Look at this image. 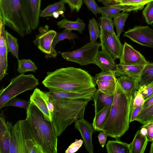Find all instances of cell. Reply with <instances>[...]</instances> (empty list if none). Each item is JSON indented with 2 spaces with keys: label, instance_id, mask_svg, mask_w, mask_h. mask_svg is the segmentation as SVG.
Returning <instances> with one entry per match:
<instances>
[{
  "label": "cell",
  "instance_id": "cell-3",
  "mask_svg": "<svg viewBox=\"0 0 153 153\" xmlns=\"http://www.w3.org/2000/svg\"><path fill=\"white\" fill-rule=\"evenodd\" d=\"M26 114L25 119L44 153H57L58 137L51 123L45 119L41 111L30 100Z\"/></svg>",
  "mask_w": 153,
  "mask_h": 153
},
{
  "label": "cell",
  "instance_id": "cell-50",
  "mask_svg": "<svg viewBox=\"0 0 153 153\" xmlns=\"http://www.w3.org/2000/svg\"><path fill=\"white\" fill-rule=\"evenodd\" d=\"M107 135L104 132L100 131L97 136L99 142L102 148H103L106 143Z\"/></svg>",
  "mask_w": 153,
  "mask_h": 153
},
{
  "label": "cell",
  "instance_id": "cell-24",
  "mask_svg": "<svg viewBox=\"0 0 153 153\" xmlns=\"http://www.w3.org/2000/svg\"><path fill=\"white\" fill-rule=\"evenodd\" d=\"M148 141L147 136L142 134L140 130H138L130 143L131 153H143Z\"/></svg>",
  "mask_w": 153,
  "mask_h": 153
},
{
  "label": "cell",
  "instance_id": "cell-28",
  "mask_svg": "<svg viewBox=\"0 0 153 153\" xmlns=\"http://www.w3.org/2000/svg\"><path fill=\"white\" fill-rule=\"evenodd\" d=\"M153 0H121L116 1L113 0H98L105 6H110L116 4L137 7L142 9L144 6Z\"/></svg>",
  "mask_w": 153,
  "mask_h": 153
},
{
  "label": "cell",
  "instance_id": "cell-1",
  "mask_svg": "<svg viewBox=\"0 0 153 153\" xmlns=\"http://www.w3.org/2000/svg\"><path fill=\"white\" fill-rule=\"evenodd\" d=\"M42 83L49 90L83 92L97 90L94 77L88 71L72 67L47 72Z\"/></svg>",
  "mask_w": 153,
  "mask_h": 153
},
{
  "label": "cell",
  "instance_id": "cell-46",
  "mask_svg": "<svg viewBox=\"0 0 153 153\" xmlns=\"http://www.w3.org/2000/svg\"><path fill=\"white\" fill-rule=\"evenodd\" d=\"M69 5L72 12L76 10L78 12L82 4L83 0H63Z\"/></svg>",
  "mask_w": 153,
  "mask_h": 153
},
{
  "label": "cell",
  "instance_id": "cell-31",
  "mask_svg": "<svg viewBox=\"0 0 153 153\" xmlns=\"http://www.w3.org/2000/svg\"><path fill=\"white\" fill-rule=\"evenodd\" d=\"M18 72L20 74H24L28 71L36 72L37 68L34 63L30 59H18Z\"/></svg>",
  "mask_w": 153,
  "mask_h": 153
},
{
  "label": "cell",
  "instance_id": "cell-17",
  "mask_svg": "<svg viewBox=\"0 0 153 153\" xmlns=\"http://www.w3.org/2000/svg\"><path fill=\"white\" fill-rule=\"evenodd\" d=\"M9 123L5 122V116L1 111L0 114V153H9L10 131Z\"/></svg>",
  "mask_w": 153,
  "mask_h": 153
},
{
  "label": "cell",
  "instance_id": "cell-29",
  "mask_svg": "<svg viewBox=\"0 0 153 153\" xmlns=\"http://www.w3.org/2000/svg\"><path fill=\"white\" fill-rule=\"evenodd\" d=\"M153 82V62L145 65L140 73V86H146Z\"/></svg>",
  "mask_w": 153,
  "mask_h": 153
},
{
  "label": "cell",
  "instance_id": "cell-22",
  "mask_svg": "<svg viewBox=\"0 0 153 153\" xmlns=\"http://www.w3.org/2000/svg\"><path fill=\"white\" fill-rule=\"evenodd\" d=\"M144 65L117 64L115 71L116 77L127 76L138 80L141 71Z\"/></svg>",
  "mask_w": 153,
  "mask_h": 153
},
{
  "label": "cell",
  "instance_id": "cell-7",
  "mask_svg": "<svg viewBox=\"0 0 153 153\" xmlns=\"http://www.w3.org/2000/svg\"><path fill=\"white\" fill-rule=\"evenodd\" d=\"M100 47V44L90 42L79 48L72 51L61 52V54L66 60L85 65L94 63Z\"/></svg>",
  "mask_w": 153,
  "mask_h": 153
},
{
  "label": "cell",
  "instance_id": "cell-39",
  "mask_svg": "<svg viewBox=\"0 0 153 153\" xmlns=\"http://www.w3.org/2000/svg\"><path fill=\"white\" fill-rule=\"evenodd\" d=\"M117 81V80H95L96 84L98 86V89L103 92H107L114 90Z\"/></svg>",
  "mask_w": 153,
  "mask_h": 153
},
{
  "label": "cell",
  "instance_id": "cell-51",
  "mask_svg": "<svg viewBox=\"0 0 153 153\" xmlns=\"http://www.w3.org/2000/svg\"><path fill=\"white\" fill-rule=\"evenodd\" d=\"M153 104V96L146 100L143 105V109Z\"/></svg>",
  "mask_w": 153,
  "mask_h": 153
},
{
  "label": "cell",
  "instance_id": "cell-14",
  "mask_svg": "<svg viewBox=\"0 0 153 153\" xmlns=\"http://www.w3.org/2000/svg\"><path fill=\"white\" fill-rule=\"evenodd\" d=\"M29 24L32 30L38 26L41 0H21Z\"/></svg>",
  "mask_w": 153,
  "mask_h": 153
},
{
  "label": "cell",
  "instance_id": "cell-41",
  "mask_svg": "<svg viewBox=\"0 0 153 153\" xmlns=\"http://www.w3.org/2000/svg\"><path fill=\"white\" fill-rule=\"evenodd\" d=\"M142 14L148 25L153 24V1L146 4L143 11Z\"/></svg>",
  "mask_w": 153,
  "mask_h": 153
},
{
  "label": "cell",
  "instance_id": "cell-33",
  "mask_svg": "<svg viewBox=\"0 0 153 153\" xmlns=\"http://www.w3.org/2000/svg\"><path fill=\"white\" fill-rule=\"evenodd\" d=\"M99 27L98 22L95 19L93 18L89 20L88 28L90 42L96 43L97 39L100 38L101 30L99 29Z\"/></svg>",
  "mask_w": 153,
  "mask_h": 153
},
{
  "label": "cell",
  "instance_id": "cell-54",
  "mask_svg": "<svg viewBox=\"0 0 153 153\" xmlns=\"http://www.w3.org/2000/svg\"><path fill=\"white\" fill-rule=\"evenodd\" d=\"M114 0V1H121V0Z\"/></svg>",
  "mask_w": 153,
  "mask_h": 153
},
{
  "label": "cell",
  "instance_id": "cell-25",
  "mask_svg": "<svg viewBox=\"0 0 153 153\" xmlns=\"http://www.w3.org/2000/svg\"><path fill=\"white\" fill-rule=\"evenodd\" d=\"M108 153H131L130 143L116 140H109L106 145Z\"/></svg>",
  "mask_w": 153,
  "mask_h": 153
},
{
  "label": "cell",
  "instance_id": "cell-47",
  "mask_svg": "<svg viewBox=\"0 0 153 153\" xmlns=\"http://www.w3.org/2000/svg\"><path fill=\"white\" fill-rule=\"evenodd\" d=\"M83 143L82 139H76L65 150V153H74L76 152L82 146Z\"/></svg>",
  "mask_w": 153,
  "mask_h": 153
},
{
  "label": "cell",
  "instance_id": "cell-40",
  "mask_svg": "<svg viewBox=\"0 0 153 153\" xmlns=\"http://www.w3.org/2000/svg\"><path fill=\"white\" fill-rule=\"evenodd\" d=\"M30 102V100H24L15 97L4 104L2 108L8 106H13L26 109Z\"/></svg>",
  "mask_w": 153,
  "mask_h": 153
},
{
  "label": "cell",
  "instance_id": "cell-34",
  "mask_svg": "<svg viewBox=\"0 0 153 153\" xmlns=\"http://www.w3.org/2000/svg\"><path fill=\"white\" fill-rule=\"evenodd\" d=\"M129 16L127 13L120 12L114 18V25L116 30V35L119 38L123 31L126 21Z\"/></svg>",
  "mask_w": 153,
  "mask_h": 153
},
{
  "label": "cell",
  "instance_id": "cell-48",
  "mask_svg": "<svg viewBox=\"0 0 153 153\" xmlns=\"http://www.w3.org/2000/svg\"><path fill=\"white\" fill-rule=\"evenodd\" d=\"M143 109V105L134 108L131 107L129 117L130 123L135 120L136 118Z\"/></svg>",
  "mask_w": 153,
  "mask_h": 153
},
{
  "label": "cell",
  "instance_id": "cell-6",
  "mask_svg": "<svg viewBox=\"0 0 153 153\" xmlns=\"http://www.w3.org/2000/svg\"><path fill=\"white\" fill-rule=\"evenodd\" d=\"M39 84L38 79L32 74H20L12 79L10 84L0 91V108L10 99Z\"/></svg>",
  "mask_w": 153,
  "mask_h": 153
},
{
  "label": "cell",
  "instance_id": "cell-11",
  "mask_svg": "<svg viewBox=\"0 0 153 153\" xmlns=\"http://www.w3.org/2000/svg\"><path fill=\"white\" fill-rule=\"evenodd\" d=\"M120 64L124 65H144L149 62L139 51L131 45L125 42L123 45Z\"/></svg>",
  "mask_w": 153,
  "mask_h": 153
},
{
  "label": "cell",
  "instance_id": "cell-30",
  "mask_svg": "<svg viewBox=\"0 0 153 153\" xmlns=\"http://www.w3.org/2000/svg\"><path fill=\"white\" fill-rule=\"evenodd\" d=\"M65 2L63 0H61L58 2L49 5L42 11L40 17H47L53 16V13L60 11H65Z\"/></svg>",
  "mask_w": 153,
  "mask_h": 153
},
{
  "label": "cell",
  "instance_id": "cell-10",
  "mask_svg": "<svg viewBox=\"0 0 153 153\" xmlns=\"http://www.w3.org/2000/svg\"><path fill=\"white\" fill-rule=\"evenodd\" d=\"M123 36L141 45L153 48V29L148 26H136L125 32Z\"/></svg>",
  "mask_w": 153,
  "mask_h": 153
},
{
  "label": "cell",
  "instance_id": "cell-32",
  "mask_svg": "<svg viewBox=\"0 0 153 153\" xmlns=\"http://www.w3.org/2000/svg\"><path fill=\"white\" fill-rule=\"evenodd\" d=\"M6 37L8 52L11 53L13 56L19 59V45L17 39L6 31Z\"/></svg>",
  "mask_w": 153,
  "mask_h": 153
},
{
  "label": "cell",
  "instance_id": "cell-8",
  "mask_svg": "<svg viewBox=\"0 0 153 153\" xmlns=\"http://www.w3.org/2000/svg\"><path fill=\"white\" fill-rule=\"evenodd\" d=\"M49 27L39 28V34L36 37L33 42L38 49L46 54L47 59L56 58L57 53L52 47V43L56 32L53 30H49Z\"/></svg>",
  "mask_w": 153,
  "mask_h": 153
},
{
  "label": "cell",
  "instance_id": "cell-13",
  "mask_svg": "<svg viewBox=\"0 0 153 153\" xmlns=\"http://www.w3.org/2000/svg\"><path fill=\"white\" fill-rule=\"evenodd\" d=\"M74 126L81 135L86 151L89 153H93L94 147L92 135L95 129L92 123H89L83 118L74 122Z\"/></svg>",
  "mask_w": 153,
  "mask_h": 153
},
{
  "label": "cell",
  "instance_id": "cell-52",
  "mask_svg": "<svg viewBox=\"0 0 153 153\" xmlns=\"http://www.w3.org/2000/svg\"><path fill=\"white\" fill-rule=\"evenodd\" d=\"M141 133L144 135H147V130L146 129L143 127H141V129L140 130Z\"/></svg>",
  "mask_w": 153,
  "mask_h": 153
},
{
  "label": "cell",
  "instance_id": "cell-49",
  "mask_svg": "<svg viewBox=\"0 0 153 153\" xmlns=\"http://www.w3.org/2000/svg\"><path fill=\"white\" fill-rule=\"evenodd\" d=\"M141 127L146 128L147 130V136L149 141H153V120L146 124L143 125Z\"/></svg>",
  "mask_w": 153,
  "mask_h": 153
},
{
  "label": "cell",
  "instance_id": "cell-26",
  "mask_svg": "<svg viewBox=\"0 0 153 153\" xmlns=\"http://www.w3.org/2000/svg\"><path fill=\"white\" fill-rule=\"evenodd\" d=\"M59 27L65 30H76L82 33L85 28L86 25L82 19L77 18L75 21H72L64 19L57 22Z\"/></svg>",
  "mask_w": 153,
  "mask_h": 153
},
{
  "label": "cell",
  "instance_id": "cell-37",
  "mask_svg": "<svg viewBox=\"0 0 153 153\" xmlns=\"http://www.w3.org/2000/svg\"><path fill=\"white\" fill-rule=\"evenodd\" d=\"M25 146L26 153H44L42 148L33 139H25Z\"/></svg>",
  "mask_w": 153,
  "mask_h": 153
},
{
  "label": "cell",
  "instance_id": "cell-21",
  "mask_svg": "<svg viewBox=\"0 0 153 153\" xmlns=\"http://www.w3.org/2000/svg\"><path fill=\"white\" fill-rule=\"evenodd\" d=\"M140 8L132 6L116 4L110 6L99 7L100 13L105 14L111 18H113L121 11L123 12L137 11L141 10Z\"/></svg>",
  "mask_w": 153,
  "mask_h": 153
},
{
  "label": "cell",
  "instance_id": "cell-43",
  "mask_svg": "<svg viewBox=\"0 0 153 153\" xmlns=\"http://www.w3.org/2000/svg\"><path fill=\"white\" fill-rule=\"evenodd\" d=\"M145 101L142 94L138 90L133 95L131 107L134 108L143 105Z\"/></svg>",
  "mask_w": 153,
  "mask_h": 153
},
{
  "label": "cell",
  "instance_id": "cell-2",
  "mask_svg": "<svg viewBox=\"0 0 153 153\" xmlns=\"http://www.w3.org/2000/svg\"><path fill=\"white\" fill-rule=\"evenodd\" d=\"M133 96L125 91L117 81L109 117L101 131L108 136L117 139L128 129Z\"/></svg>",
  "mask_w": 153,
  "mask_h": 153
},
{
  "label": "cell",
  "instance_id": "cell-9",
  "mask_svg": "<svg viewBox=\"0 0 153 153\" xmlns=\"http://www.w3.org/2000/svg\"><path fill=\"white\" fill-rule=\"evenodd\" d=\"M100 37L102 50L108 53L114 60L119 59L123 47L119 38L116 33L113 34L106 30L100 29Z\"/></svg>",
  "mask_w": 153,
  "mask_h": 153
},
{
  "label": "cell",
  "instance_id": "cell-36",
  "mask_svg": "<svg viewBox=\"0 0 153 153\" xmlns=\"http://www.w3.org/2000/svg\"><path fill=\"white\" fill-rule=\"evenodd\" d=\"M78 38V36L73 33L71 30H65L59 32H57L52 43V47L55 48L56 45L61 41L65 39L71 41Z\"/></svg>",
  "mask_w": 153,
  "mask_h": 153
},
{
  "label": "cell",
  "instance_id": "cell-42",
  "mask_svg": "<svg viewBox=\"0 0 153 153\" xmlns=\"http://www.w3.org/2000/svg\"><path fill=\"white\" fill-rule=\"evenodd\" d=\"M116 77L115 71H110L104 72L102 71L96 74L94 78L95 81L97 80L117 81Z\"/></svg>",
  "mask_w": 153,
  "mask_h": 153
},
{
  "label": "cell",
  "instance_id": "cell-23",
  "mask_svg": "<svg viewBox=\"0 0 153 153\" xmlns=\"http://www.w3.org/2000/svg\"><path fill=\"white\" fill-rule=\"evenodd\" d=\"M117 81L123 89L130 95L132 96L140 87L139 80L127 76H121L117 78Z\"/></svg>",
  "mask_w": 153,
  "mask_h": 153
},
{
  "label": "cell",
  "instance_id": "cell-19",
  "mask_svg": "<svg viewBox=\"0 0 153 153\" xmlns=\"http://www.w3.org/2000/svg\"><path fill=\"white\" fill-rule=\"evenodd\" d=\"M30 100L41 111L45 119L51 122L52 118L48 110L44 92L37 88H35L30 96Z\"/></svg>",
  "mask_w": 153,
  "mask_h": 153
},
{
  "label": "cell",
  "instance_id": "cell-15",
  "mask_svg": "<svg viewBox=\"0 0 153 153\" xmlns=\"http://www.w3.org/2000/svg\"><path fill=\"white\" fill-rule=\"evenodd\" d=\"M5 25L0 20V80L7 74V54L8 52L6 37Z\"/></svg>",
  "mask_w": 153,
  "mask_h": 153
},
{
  "label": "cell",
  "instance_id": "cell-5",
  "mask_svg": "<svg viewBox=\"0 0 153 153\" xmlns=\"http://www.w3.org/2000/svg\"><path fill=\"white\" fill-rule=\"evenodd\" d=\"M0 19L22 37L32 33L21 0H0Z\"/></svg>",
  "mask_w": 153,
  "mask_h": 153
},
{
  "label": "cell",
  "instance_id": "cell-44",
  "mask_svg": "<svg viewBox=\"0 0 153 153\" xmlns=\"http://www.w3.org/2000/svg\"><path fill=\"white\" fill-rule=\"evenodd\" d=\"M138 90L146 101L153 96V82L146 86H140Z\"/></svg>",
  "mask_w": 153,
  "mask_h": 153
},
{
  "label": "cell",
  "instance_id": "cell-4",
  "mask_svg": "<svg viewBox=\"0 0 153 153\" xmlns=\"http://www.w3.org/2000/svg\"><path fill=\"white\" fill-rule=\"evenodd\" d=\"M51 96L54 107L51 123L58 137L72 123L84 118L86 107L90 101L63 100Z\"/></svg>",
  "mask_w": 153,
  "mask_h": 153
},
{
  "label": "cell",
  "instance_id": "cell-45",
  "mask_svg": "<svg viewBox=\"0 0 153 153\" xmlns=\"http://www.w3.org/2000/svg\"><path fill=\"white\" fill-rule=\"evenodd\" d=\"M87 8L96 16L98 14L100 13L99 7L94 0H83Z\"/></svg>",
  "mask_w": 153,
  "mask_h": 153
},
{
  "label": "cell",
  "instance_id": "cell-35",
  "mask_svg": "<svg viewBox=\"0 0 153 153\" xmlns=\"http://www.w3.org/2000/svg\"><path fill=\"white\" fill-rule=\"evenodd\" d=\"M137 121L143 125L153 120V104L143 109L136 118Z\"/></svg>",
  "mask_w": 153,
  "mask_h": 153
},
{
  "label": "cell",
  "instance_id": "cell-12",
  "mask_svg": "<svg viewBox=\"0 0 153 153\" xmlns=\"http://www.w3.org/2000/svg\"><path fill=\"white\" fill-rule=\"evenodd\" d=\"M10 131L9 153H26L24 135L20 120L14 125L9 123Z\"/></svg>",
  "mask_w": 153,
  "mask_h": 153
},
{
  "label": "cell",
  "instance_id": "cell-27",
  "mask_svg": "<svg viewBox=\"0 0 153 153\" xmlns=\"http://www.w3.org/2000/svg\"><path fill=\"white\" fill-rule=\"evenodd\" d=\"M111 106H108L95 114L92 123L95 130L98 131H102L108 119Z\"/></svg>",
  "mask_w": 153,
  "mask_h": 153
},
{
  "label": "cell",
  "instance_id": "cell-53",
  "mask_svg": "<svg viewBox=\"0 0 153 153\" xmlns=\"http://www.w3.org/2000/svg\"><path fill=\"white\" fill-rule=\"evenodd\" d=\"M149 153H153V141L152 142L151 145Z\"/></svg>",
  "mask_w": 153,
  "mask_h": 153
},
{
  "label": "cell",
  "instance_id": "cell-20",
  "mask_svg": "<svg viewBox=\"0 0 153 153\" xmlns=\"http://www.w3.org/2000/svg\"><path fill=\"white\" fill-rule=\"evenodd\" d=\"M94 64L99 66L102 71H115L117 64L114 60L108 53L101 50L96 55Z\"/></svg>",
  "mask_w": 153,
  "mask_h": 153
},
{
  "label": "cell",
  "instance_id": "cell-16",
  "mask_svg": "<svg viewBox=\"0 0 153 153\" xmlns=\"http://www.w3.org/2000/svg\"><path fill=\"white\" fill-rule=\"evenodd\" d=\"M97 90L83 92L49 90L48 92L53 97L61 100L90 101L93 99Z\"/></svg>",
  "mask_w": 153,
  "mask_h": 153
},
{
  "label": "cell",
  "instance_id": "cell-38",
  "mask_svg": "<svg viewBox=\"0 0 153 153\" xmlns=\"http://www.w3.org/2000/svg\"><path fill=\"white\" fill-rule=\"evenodd\" d=\"M100 29L105 30L111 33H115L114 30V23L111 18L105 14H102L100 18Z\"/></svg>",
  "mask_w": 153,
  "mask_h": 153
},
{
  "label": "cell",
  "instance_id": "cell-18",
  "mask_svg": "<svg viewBox=\"0 0 153 153\" xmlns=\"http://www.w3.org/2000/svg\"><path fill=\"white\" fill-rule=\"evenodd\" d=\"M114 90L103 92L97 89L92 99L95 114L112 105L114 100Z\"/></svg>",
  "mask_w": 153,
  "mask_h": 153
}]
</instances>
